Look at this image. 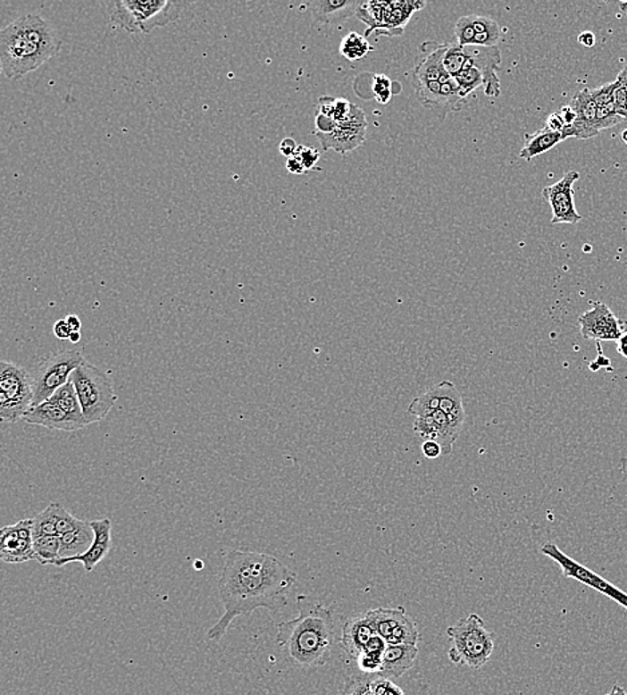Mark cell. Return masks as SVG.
Masks as SVG:
<instances>
[{
    "label": "cell",
    "mask_w": 627,
    "mask_h": 695,
    "mask_svg": "<svg viewBox=\"0 0 627 695\" xmlns=\"http://www.w3.org/2000/svg\"><path fill=\"white\" fill-rule=\"evenodd\" d=\"M581 336L586 340L615 341L621 338V320L604 303L596 304L590 311L581 314Z\"/></svg>",
    "instance_id": "cell-13"
},
{
    "label": "cell",
    "mask_w": 627,
    "mask_h": 695,
    "mask_svg": "<svg viewBox=\"0 0 627 695\" xmlns=\"http://www.w3.org/2000/svg\"><path fill=\"white\" fill-rule=\"evenodd\" d=\"M83 361L85 358L82 353L75 349L61 350L43 358L31 373L32 390H34L32 406L50 400L51 396L69 381L72 372Z\"/></svg>",
    "instance_id": "cell-8"
},
{
    "label": "cell",
    "mask_w": 627,
    "mask_h": 695,
    "mask_svg": "<svg viewBox=\"0 0 627 695\" xmlns=\"http://www.w3.org/2000/svg\"><path fill=\"white\" fill-rule=\"evenodd\" d=\"M287 171L289 172V173L298 175L306 173L305 168H304L303 163H301L300 158H298L297 155L288 158Z\"/></svg>",
    "instance_id": "cell-47"
},
{
    "label": "cell",
    "mask_w": 627,
    "mask_h": 695,
    "mask_svg": "<svg viewBox=\"0 0 627 695\" xmlns=\"http://www.w3.org/2000/svg\"><path fill=\"white\" fill-rule=\"evenodd\" d=\"M90 523L94 530V535H96L93 546L85 554L66 557V559H59L55 567H63V565H69V563L79 562L85 567L86 573H91L96 567V565H99L106 557L110 548H112V522H110V519H102V521H93Z\"/></svg>",
    "instance_id": "cell-16"
},
{
    "label": "cell",
    "mask_w": 627,
    "mask_h": 695,
    "mask_svg": "<svg viewBox=\"0 0 627 695\" xmlns=\"http://www.w3.org/2000/svg\"><path fill=\"white\" fill-rule=\"evenodd\" d=\"M392 80L387 78L386 75H375L373 77V94H375L376 101L380 102L381 105L389 104L391 101L392 96Z\"/></svg>",
    "instance_id": "cell-38"
},
{
    "label": "cell",
    "mask_w": 627,
    "mask_h": 695,
    "mask_svg": "<svg viewBox=\"0 0 627 695\" xmlns=\"http://www.w3.org/2000/svg\"><path fill=\"white\" fill-rule=\"evenodd\" d=\"M94 530L90 522L82 521L75 530L59 535L61 540V559L85 554L94 543ZM58 563V562H56Z\"/></svg>",
    "instance_id": "cell-22"
},
{
    "label": "cell",
    "mask_w": 627,
    "mask_h": 695,
    "mask_svg": "<svg viewBox=\"0 0 627 695\" xmlns=\"http://www.w3.org/2000/svg\"><path fill=\"white\" fill-rule=\"evenodd\" d=\"M371 50L372 47L368 43L367 37L357 32H349L340 43V54L348 61H359L367 56Z\"/></svg>",
    "instance_id": "cell-31"
},
{
    "label": "cell",
    "mask_w": 627,
    "mask_h": 695,
    "mask_svg": "<svg viewBox=\"0 0 627 695\" xmlns=\"http://www.w3.org/2000/svg\"><path fill=\"white\" fill-rule=\"evenodd\" d=\"M621 138H623V144L627 145V129L626 130L623 131V134H621Z\"/></svg>",
    "instance_id": "cell-54"
},
{
    "label": "cell",
    "mask_w": 627,
    "mask_h": 695,
    "mask_svg": "<svg viewBox=\"0 0 627 695\" xmlns=\"http://www.w3.org/2000/svg\"><path fill=\"white\" fill-rule=\"evenodd\" d=\"M621 338L617 341V349L623 357L627 358V322H621Z\"/></svg>",
    "instance_id": "cell-48"
},
{
    "label": "cell",
    "mask_w": 627,
    "mask_h": 695,
    "mask_svg": "<svg viewBox=\"0 0 627 695\" xmlns=\"http://www.w3.org/2000/svg\"><path fill=\"white\" fill-rule=\"evenodd\" d=\"M298 615L277 626V646L290 664L304 669L327 665L336 648L347 619L332 608L311 598H297Z\"/></svg>",
    "instance_id": "cell-2"
},
{
    "label": "cell",
    "mask_w": 627,
    "mask_h": 695,
    "mask_svg": "<svg viewBox=\"0 0 627 695\" xmlns=\"http://www.w3.org/2000/svg\"><path fill=\"white\" fill-rule=\"evenodd\" d=\"M473 16V27H475V43L479 47H497L499 42L502 29L494 19L489 16Z\"/></svg>",
    "instance_id": "cell-27"
},
{
    "label": "cell",
    "mask_w": 627,
    "mask_h": 695,
    "mask_svg": "<svg viewBox=\"0 0 627 695\" xmlns=\"http://www.w3.org/2000/svg\"><path fill=\"white\" fill-rule=\"evenodd\" d=\"M614 90L615 82L606 83V85L601 86V88H596L591 91L594 101H596L597 106H604V105L613 104L614 102Z\"/></svg>",
    "instance_id": "cell-40"
},
{
    "label": "cell",
    "mask_w": 627,
    "mask_h": 695,
    "mask_svg": "<svg viewBox=\"0 0 627 695\" xmlns=\"http://www.w3.org/2000/svg\"><path fill=\"white\" fill-rule=\"evenodd\" d=\"M545 128L548 129V130L556 131V133L564 134V120H562L559 112H556L553 113V114L548 115V121H546Z\"/></svg>",
    "instance_id": "cell-44"
},
{
    "label": "cell",
    "mask_w": 627,
    "mask_h": 695,
    "mask_svg": "<svg viewBox=\"0 0 627 695\" xmlns=\"http://www.w3.org/2000/svg\"><path fill=\"white\" fill-rule=\"evenodd\" d=\"M370 688L373 695H405L391 678L383 675L370 678Z\"/></svg>",
    "instance_id": "cell-37"
},
{
    "label": "cell",
    "mask_w": 627,
    "mask_h": 695,
    "mask_svg": "<svg viewBox=\"0 0 627 695\" xmlns=\"http://www.w3.org/2000/svg\"><path fill=\"white\" fill-rule=\"evenodd\" d=\"M23 420L29 424L42 425L50 430L66 431V432L79 430V427L70 419L69 414L50 400L32 406L24 414Z\"/></svg>",
    "instance_id": "cell-17"
},
{
    "label": "cell",
    "mask_w": 627,
    "mask_h": 695,
    "mask_svg": "<svg viewBox=\"0 0 627 695\" xmlns=\"http://www.w3.org/2000/svg\"><path fill=\"white\" fill-rule=\"evenodd\" d=\"M564 141V134L556 133V131L543 128L542 130L537 131V133L526 134L524 136V145L522 147L521 153H519V157L526 161H531L532 158L538 157V155L550 152L556 145Z\"/></svg>",
    "instance_id": "cell-24"
},
{
    "label": "cell",
    "mask_w": 627,
    "mask_h": 695,
    "mask_svg": "<svg viewBox=\"0 0 627 695\" xmlns=\"http://www.w3.org/2000/svg\"><path fill=\"white\" fill-rule=\"evenodd\" d=\"M578 42L585 46V47H593L596 45V35L591 31L581 32L580 37H578Z\"/></svg>",
    "instance_id": "cell-49"
},
{
    "label": "cell",
    "mask_w": 627,
    "mask_h": 695,
    "mask_svg": "<svg viewBox=\"0 0 627 695\" xmlns=\"http://www.w3.org/2000/svg\"><path fill=\"white\" fill-rule=\"evenodd\" d=\"M540 552L546 557L553 559L554 562L558 563L559 567L562 568V574L564 578L575 579V581L581 582V583L586 584L590 589L596 590V591L601 592V594L606 595L610 599L617 602L618 605L623 606L627 610V594L621 591L617 586L610 583L606 579L599 576L598 574L593 573L589 570L585 565L578 563L577 560L572 559L569 555L564 554L559 547L553 541H548L543 544Z\"/></svg>",
    "instance_id": "cell-9"
},
{
    "label": "cell",
    "mask_w": 627,
    "mask_h": 695,
    "mask_svg": "<svg viewBox=\"0 0 627 695\" xmlns=\"http://www.w3.org/2000/svg\"><path fill=\"white\" fill-rule=\"evenodd\" d=\"M580 177L578 172L570 171L558 182L543 188L542 196L553 210L551 222L575 225L582 221V215L575 207L574 188H573Z\"/></svg>",
    "instance_id": "cell-11"
},
{
    "label": "cell",
    "mask_w": 627,
    "mask_h": 695,
    "mask_svg": "<svg viewBox=\"0 0 627 695\" xmlns=\"http://www.w3.org/2000/svg\"><path fill=\"white\" fill-rule=\"evenodd\" d=\"M468 62L481 72L483 77V91L489 98H497L500 96V80L497 71L502 63L500 50L497 47H479L471 46L465 47Z\"/></svg>",
    "instance_id": "cell-14"
},
{
    "label": "cell",
    "mask_w": 627,
    "mask_h": 695,
    "mask_svg": "<svg viewBox=\"0 0 627 695\" xmlns=\"http://www.w3.org/2000/svg\"><path fill=\"white\" fill-rule=\"evenodd\" d=\"M570 106L577 113V122L564 134V138L589 139L599 134L597 126V104L591 90L583 88L573 96Z\"/></svg>",
    "instance_id": "cell-15"
},
{
    "label": "cell",
    "mask_w": 627,
    "mask_h": 695,
    "mask_svg": "<svg viewBox=\"0 0 627 695\" xmlns=\"http://www.w3.org/2000/svg\"><path fill=\"white\" fill-rule=\"evenodd\" d=\"M620 7H621V11H623V15H625L627 21V2H621Z\"/></svg>",
    "instance_id": "cell-53"
},
{
    "label": "cell",
    "mask_w": 627,
    "mask_h": 695,
    "mask_svg": "<svg viewBox=\"0 0 627 695\" xmlns=\"http://www.w3.org/2000/svg\"><path fill=\"white\" fill-rule=\"evenodd\" d=\"M375 635L376 632L365 615L362 618L347 619L341 635V649L348 656L357 659Z\"/></svg>",
    "instance_id": "cell-20"
},
{
    "label": "cell",
    "mask_w": 627,
    "mask_h": 695,
    "mask_svg": "<svg viewBox=\"0 0 627 695\" xmlns=\"http://www.w3.org/2000/svg\"><path fill=\"white\" fill-rule=\"evenodd\" d=\"M66 322L67 324H69L71 332H80V328H82V322H80L79 317L75 316V314H70V316L66 317Z\"/></svg>",
    "instance_id": "cell-50"
},
{
    "label": "cell",
    "mask_w": 627,
    "mask_h": 695,
    "mask_svg": "<svg viewBox=\"0 0 627 695\" xmlns=\"http://www.w3.org/2000/svg\"><path fill=\"white\" fill-rule=\"evenodd\" d=\"M367 117L360 107H352L351 114L343 122L336 123L335 130L330 134L314 133L322 145V152L333 149L340 155H347L362 147L367 134Z\"/></svg>",
    "instance_id": "cell-10"
},
{
    "label": "cell",
    "mask_w": 627,
    "mask_h": 695,
    "mask_svg": "<svg viewBox=\"0 0 627 695\" xmlns=\"http://www.w3.org/2000/svg\"><path fill=\"white\" fill-rule=\"evenodd\" d=\"M34 552L42 565H55L61 559V540L58 535L40 536L34 539Z\"/></svg>",
    "instance_id": "cell-29"
},
{
    "label": "cell",
    "mask_w": 627,
    "mask_h": 695,
    "mask_svg": "<svg viewBox=\"0 0 627 695\" xmlns=\"http://www.w3.org/2000/svg\"><path fill=\"white\" fill-rule=\"evenodd\" d=\"M447 634L451 642L448 658L452 664L481 669L494 653L495 634L486 629L483 618L478 614H471L448 627Z\"/></svg>",
    "instance_id": "cell-5"
},
{
    "label": "cell",
    "mask_w": 627,
    "mask_h": 695,
    "mask_svg": "<svg viewBox=\"0 0 627 695\" xmlns=\"http://www.w3.org/2000/svg\"><path fill=\"white\" fill-rule=\"evenodd\" d=\"M455 78H456L457 83H459L460 86V91H462V96H464L465 99L470 98L471 94H472L476 88H483V77H481V72L479 71L476 67H473L470 62H467L464 70Z\"/></svg>",
    "instance_id": "cell-32"
},
{
    "label": "cell",
    "mask_w": 627,
    "mask_h": 695,
    "mask_svg": "<svg viewBox=\"0 0 627 695\" xmlns=\"http://www.w3.org/2000/svg\"><path fill=\"white\" fill-rule=\"evenodd\" d=\"M80 338H82L80 332H71L69 340L71 341V343L77 344L79 343Z\"/></svg>",
    "instance_id": "cell-52"
},
{
    "label": "cell",
    "mask_w": 627,
    "mask_h": 695,
    "mask_svg": "<svg viewBox=\"0 0 627 695\" xmlns=\"http://www.w3.org/2000/svg\"><path fill=\"white\" fill-rule=\"evenodd\" d=\"M422 454H424V456L431 460L438 459L440 455H443L440 444H439L438 441L433 440L424 441L422 446Z\"/></svg>",
    "instance_id": "cell-43"
},
{
    "label": "cell",
    "mask_w": 627,
    "mask_h": 695,
    "mask_svg": "<svg viewBox=\"0 0 627 695\" xmlns=\"http://www.w3.org/2000/svg\"><path fill=\"white\" fill-rule=\"evenodd\" d=\"M441 390L440 385L430 388L427 392L414 398L413 403L408 406V412L416 417H425L439 411L440 406Z\"/></svg>",
    "instance_id": "cell-30"
},
{
    "label": "cell",
    "mask_w": 627,
    "mask_h": 695,
    "mask_svg": "<svg viewBox=\"0 0 627 695\" xmlns=\"http://www.w3.org/2000/svg\"><path fill=\"white\" fill-rule=\"evenodd\" d=\"M468 62L467 51L465 47H460L459 45H448L446 55H444V69L451 77H456L464 70Z\"/></svg>",
    "instance_id": "cell-33"
},
{
    "label": "cell",
    "mask_w": 627,
    "mask_h": 695,
    "mask_svg": "<svg viewBox=\"0 0 627 695\" xmlns=\"http://www.w3.org/2000/svg\"><path fill=\"white\" fill-rule=\"evenodd\" d=\"M448 45H435V48L422 56L413 71V83L447 82L451 75L444 69V55Z\"/></svg>",
    "instance_id": "cell-19"
},
{
    "label": "cell",
    "mask_w": 627,
    "mask_h": 695,
    "mask_svg": "<svg viewBox=\"0 0 627 695\" xmlns=\"http://www.w3.org/2000/svg\"><path fill=\"white\" fill-rule=\"evenodd\" d=\"M606 695H610V694H606Z\"/></svg>",
    "instance_id": "cell-55"
},
{
    "label": "cell",
    "mask_w": 627,
    "mask_h": 695,
    "mask_svg": "<svg viewBox=\"0 0 627 695\" xmlns=\"http://www.w3.org/2000/svg\"><path fill=\"white\" fill-rule=\"evenodd\" d=\"M365 618L368 619L376 634L380 635L387 642L392 632L397 627L402 626L410 618V615L405 607L376 608V610L368 611L365 614Z\"/></svg>",
    "instance_id": "cell-23"
},
{
    "label": "cell",
    "mask_w": 627,
    "mask_h": 695,
    "mask_svg": "<svg viewBox=\"0 0 627 695\" xmlns=\"http://www.w3.org/2000/svg\"><path fill=\"white\" fill-rule=\"evenodd\" d=\"M418 646L389 645L383 654V667L380 674L387 678H400L413 669L418 658Z\"/></svg>",
    "instance_id": "cell-21"
},
{
    "label": "cell",
    "mask_w": 627,
    "mask_h": 695,
    "mask_svg": "<svg viewBox=\"0 0 627 695\" xmlns=\"http://www.w3.org/2000/svg\"><path fill=\"white\" fill-rule=\"evenodd\" d=\"M352 107H354V104L347 101V99L336 98L335 105H333L332 115H330V118H332L336 123L343 122V121H346L347 118L349 117V114H351Z\"/></svg>",
    "instance_id": "cell-42"
},
{
    "label": "cell",
    "mask_w": 627,
    "mask_h": 695,
    "mask_svg": "<svg viewBox=\"0 0 627 695\" xmlns=\"http://www.w3.org/2000/svg\"><path fill=\"white\" fill-rule=\"evenodd\" d=\"M614 106L623 121H627V64L615 80Z\"/></svg>",
    "instance_id": "cell-36"
},
{
    "label": "cell",
    "mask_w": 627,
    "mask_h": 695,
    "mask_svg": "<svg viewBox=\"0 0 627 695\" xmlns=\"http://www.w3.org/2000/svg\"><path fill=\"white\" fill-rule=\"evenodd\" d=\"M295 155L300 158L306 172L316 168V163L320 160V152H317L314 147H298L297 153Z\"/></svg>",
    "instance_id": "cell-41"
},
{
    "label": "cell",
    "mask_w": 627,
    "mask_h": 695,
    "mask_svg": "<svg viewBox=\"0 0 627 695\" xmlns=\"http://www.w3.org/2000/svg\"><path fill=\"white\" fill-rule=\"evenodd\" d=\"M70 380L79 398L86 425L104 420L117 403L118 396L115 395L110 377L88 361H83L72 372Z\"/></svg>",
    "instance_id": "cell-6"
},
{
    "label": "cell",
    "mask_w": 627,
    "mask_h": 695,
    "mask_svg": "<svg viewBox=\"0 0 627 695\" xmlns=\"http://www.w3.org/2000/svg\"><path fill=\"white\" fill-rule=\"evenodd\" d=\"M298 145L296 144L295 139L284 138L280 144L279 150L284 157L290 158L297 153Z\"/></svg>",
    "instance_id": "cell-46"
},
{
    "label": "cell",
    "mask_w": 627,
    "mask_h": 695,
    "mask_svg": "<svg viewBox=\"0 0 627 695\" xmlns=\"http://www.w3.org/2000/svg\"><path fill=\"white\" fill-rule=\"evenodd\" d=\"M50 401H53L56 406H61V408L69 414L70 419L79 427V430L88 427V425H86L85 417H83L79 398H78L71 380H69L63 387L59 388V389L51 396Z\"/></svg>",
    "instance_id": "cell-26"
},
{
    "label": "cell",
    "mask_w": 627,
    "mask_h": 695,
    "mask_svg": "<svg viewBox=\"0 0 627 695\" xmlns=\"http://www.w3.org/2000/svg\"><path fill=\"white\" fill-rule=\"evenodd\" d=\"M188 3L171 0H114L107 3L113 23L125 31L150 34L158 27L176 21Z\"/></svg>",
    "instance_id": "cell-4"
},
{
    "label": "cell",
    "mask_w": 627,
    "mask_h": 695,
    "mask_svg": "<svg viewBox=\"0 0 627 695\" xmlns=\"http://www.w3.org/2000/svg\"><path fill=\"white\" fill-rule=\"evenodd\" d=\"M34 400L31 374L8 361L0 363V417L4 423L23 419Z\"/></svg>",
    "instance_id": "cell-7"
},
{
    "label": "cell",
    "mask_w": 627,
    "mask_h": 695,
    "mask_svg": "<svg viewBox=\"0 0 627 695\" xmlns=\"http://www.w3.org/2000/svg\"><path fill=\"white\" fill-rule=\"evenodd\" d=\"M623 122V118L615 110L614 102L604 106H597V126L598 130H607Z\"/></svg>",
    "instance_id": "cell-35"
},
{
    "label": "cell",
    "mask_w": 627,
    "mask_h": 695,
    "mask_svg": "<svg viewBox=\"0 0 627 695\" xmlns=\"http://www.w3.org/2000/svg\"><path fill=\"white\" fill-rule=\"evenodd\" d=\"M424 5L425 3L416 2L389 3L386 24H384L380 31H384L383 34L387 35L403 34V29H405L407 21H410L413 13L418 11L419 8L424 7Z\"/></svg>",
    "instance_id": "cell-25"
},
{
    "label": "cell",
    "mask_w": 627,
    "mask_h": 695,
    "mask_svg": "<svg viewBox=\"0 0 627 695\" xmlns=\"http://www.w3.org/2000/svg\"><path fill=\"white\" fill-rule=\"evenodd\" d=\"M609 694L610 695H627L626 691H623V688H621L620 685L613 686L612 691H610Z\"/></svg>",
    "instance_id": "cell-51"
},
{
    "label": "cell",
    "mask_w": 627,
    "mask_h": 695,
    "mask_svg": "<svg viewBox=\"0 0 627 695\" xmlns=\"http://www.w3.org/2000/svg\"><path fill=\"white\" fill-rule=\"evenodd\" d=\"M61 47V37L50 21L39 13L21 16L0 31L3 75L21 80L54 58Z\"/></svg>",
    "instance_id": "cell-3"
},
{
    "label": "cell",
    "mask_w": 627,
    "mask_h": 695,
    "mask_svg": "<svg viewBox=\"0 0 627 695\" xmlns=\"http://www.w3.org/2000/svg\"><path fill=\"white\" fill-rule=\"evenodd\" d=\"M475 27H473V16L467 15L459 18L455 26V38L456 45L460 47H471L475 43Z\"/></svg>",
    "instance_id": "cell-34"
},
{
    "label": "cell",
    "mask_w": 627,
    "mask_h": 695,
    "mask_svg": "<svg viewBox=\"0 0 627 695\" xmlns=\"http://www.w3.org/2000/svg\"><path fill=\"white\" fill-rule=\"evenodd\" d=\"M363 2L359 0H316L309 3V10L319 23H339L357 16Z\"/></svg>",
    "instance_id": "cell-18"
},
{
    "label": "cell",
    "mask_w": 627,
    "mask_h": 695,
    "mask_svg": "<svg viewBox=\"0 0 627 695\" xmlns=\"http://www.w3.org/2000/svg\"><path fill=\"white\" fill-rule=\"evenodd\" d=\"M296 581V573L272 555L231 551L218 583L223 615L209 630L206 640L220 642L234 619L249 615L257 608L272 613L281 610Z\"/></svg>",
    "instance_id": "cell-1"
},
{
    "label": "cell",
    "mask_w": 627,
    "mask_h": 695,
    "mask_svg": "<svg viewBox=\"0 0 627 695\" xmlns=\"http://www.w3.org/2000/svg\"><path fill=\"white\" fill-rule=\"evenodd\" d=\"M340 695H373L370 688V680L351 678V680L347 681Z\"/></svg>",
    "instance_id": "cell-39"
},
{
    "label": "cell",
    "mask_w": 627,
    "mask_h": 695,
    "mask_svg": "<svg viewBox=\"0 0 627 695\" xmlns=\"http://www.w3.org/2000/svg\"><path fill=\"white\" fill-rule=\"evenodd\" d=\"M53 331L54 335H55L56 339H59V340H69L70 335H71V330H70L66 319L56 322Z\"/></svg>",
    "instance_id": "cell-45"
},
{
    "label": "cell",
    "mask_w": 627,
    "mask_h": 695,
    "mask_svg": "<svg viewBox=\"0 0 627 695\" xmlns=\"http://www.w3.org/2000/svg\"><path fill=\"white\" fill-rule=\"evenodd\" d=\"M34 519H23L5 525L0 532V557L7 563H24L37 559L34 552Z\"/></svg>",
    "instance_id": "cell-12"
},
{
    "label": "cell",
    "mask_w": 627,
    "mask_h": 695,
    "mask_svg": "<svg viewBox=\"0 0 627 695\" xmlns=\"http://www.w3.org/2000/svg\"><path fill=\"white\" fill-rule=\"evenodd\" d=\"M62 508L63 507L59 503H50L46 510L34 518V527H32L34 539L40 536L58 535V521Z\"/></svg>",
    "instance_id": "cell-28"
}]
</instances>
